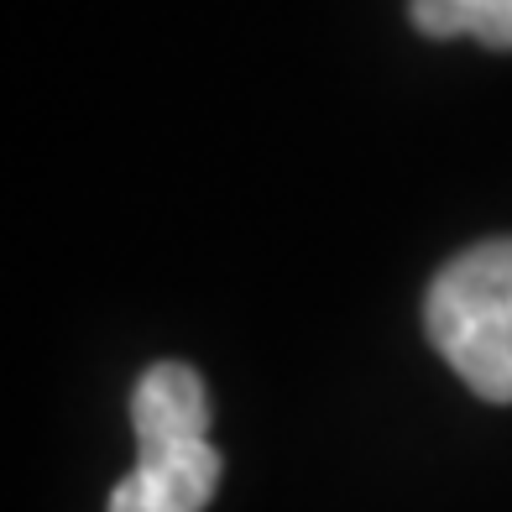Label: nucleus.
I'll list each match as a JSON object with an SVG mask.
<instances>
[{
	"instance_id": "20e7f679",
	"label": "nucleus",
	"mask_w": 512,
	"mask_h": 512,
	"mask_svg": "<svg viewBox=\"0 0 512 512\" xmlns=\"http://www.w3.org/2000/svg\"><path fill=\"white\" fill-rule=\"evenodd\" d=\"M424 37H476L481 48L512 53V0H413Z\"/></svg>"
},
{
	"instance_id": "f03ea898",
	"label": "nucleus",
	"mask_w": 512,
	"mask_h": 512,
	"mask_svg": "<svg viewBox=\"0 0 512 512\" xmlns=\"http://www.w3.org/2000/svg\"><path fill=\"white\" fill-rule=\"evenodd\" d=\"M220 471H225V460L209 439L152 450L110 492V512H204L220 486Z\"/></svg>"
},
{
	"instance_id": "f257e3e1",
	"label": "nucleus",
	"mask_w": 512,
	"mask_h": 512,
	"mask_svg": "<svg viewBox=\"0 0 512 512\" xmlns=\"http://www.w3.org/2000/svg\"><path fill=\"white\" fill-rule=\"evenodd\" d=\"M424 324L455 377L486 403H512V236L481 241L439 267Z\"/></svg>"
},
{
	"instance_id": "7ed1b4c3",
	"label": "nucleus",
	"mask_w": 512,
	"mask_h": 512,
	"mask_svg": "<svg viewBox=\"0 0 512 512\" xmlns=\"http://www.w3.org/2000/svg\"><path fill=\"white\" fill-rule=\"evenodd\" d=\"M131 424H136V450H173V445H194L209 434V398H204V377L183 361H157L131 398Z\"/></svg>"
}]
</instances>
